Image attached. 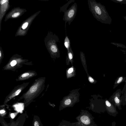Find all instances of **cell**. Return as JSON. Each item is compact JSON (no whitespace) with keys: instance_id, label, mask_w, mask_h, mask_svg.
<instances>
[{"instance_id":"8992f818","label":"cell","mask_w":126,"mask_h":126,"mask_svg":"<svg viewBox=\"0 0 126 126\" xmlns=\"http://www.w3.org/2000/svg\"><path fill=\"white\" fill-rule=\"evenodd\" d=\"M75 0H70L65 4L61 7L60 8V12L64 13L67 10V8L69 5L71 3L73 2Z\"/></svg>"},{"instance_id":"ac0fdd59","label":"cell","mask_w":126,"mask_h":126,"mask_svg":"<svg viewBox=\"0 0 126 126\" xmlns=\"http://www.w3.org/2000/svg\"><path fill=\"white\" fill-rule=\"evenodd\" d=\"M29 74L28 73H25L21 75V77L22 78H24L28 76L29 75Z\"/></svg>"},{"instance_id":"277c9868","label":"cell","mask_w":126,"mask_h":126,"mask_svg":"<svg viewBox=\"0 0 126 126\" xmlns=\"http://www.w3.org/2000/svg\"><path fill=\"white\" fill-rule=\"evenodd\" d=\"M10 5L9 0H0V24L2 19L7 11L9 10Z\"/></svg>"},{"instance_id":"5bb4252c","label":"cell","mask_w":126,"mask_h":126,"mask_svg":"<svg viewBox=\"0 0 126 126\" xmlns=\"http://www.w3.org/2000/svg\"><path fill=\"white\" fill-rule=\"evenodd\" d=\"M71 100L69 99H68L65 101L64 103L66 105H68L71 103Z\"/></svg>"},{"instance_id":"6da1fadb","label":"cell","mask_w":126,"mask_h":126,"mask_svg":"<svg viewBox=\"0 0 126 126\" xmlns=\"http://www.w3.org/2000/svg\"><path fill=\"white\" fill-rule=\"evenodd\" d=\"M87 0L89 10L97 20L103 23H111L112 19L104 5L95 0Z\"/></svg>"},{"instance_id":"7402d4cb","label":"cell","mask_w":126,"mask_h":126,"mask_svg":"<svg viewBox=\"0 0 126 126\" xmlns=\"http://www.w3.org/2000/svg\"><path fill=\"white\" fill-rule=\"evenodd\" d=\"M11 116L12 118H13L15 117V115L13 113H12L11 114Z\"/></svg>"},{"instance_id":"3957f363","label":"cell","mask_w":126,"mask_h":126,"mask_svg":"<svg viewBox=\"0 0 126 126\" xmlns=\"http://www.w3.org/2000/svg\"><path fill=\"white\" fill-rule=\"evenodd\" d=\"M27 10L20 7H14L5 16V21L9 19L16 18L19 17L23 15Z\"/></svg>"},{"instance_id":"603a6c76","label":"cell","mask_w":126,"mask_h":126,"mask_svg":"<svg viewBox=\"0 0 126 126\" xmlns=\"http://www.w3.org/2000/svg\"><path fill=\"white\" fill-rule=\"evenodd\" d=\"M5 112V111L4 110H1L0 111V113L1 114L4 113Z\"/></svg>"},{"instance_id":"7c38bea8","label":"cell","mask_w":126,"mask_h":126,"mask_svg":"<svg viewBox=\"0 0 126 126\" xmlns=\"http://www.w3.org/2000/svg\"><path fill=\"white\" fill-rule=\"evenodd\" d=\"M37 90V87L35 85H33L31 88L30 89V92L32 93L35 92Z\"/></svg>"},{"instance_id":"ffe728a7","label":"cell","mask_w":126,"mask_h":126,"mask_svg":"<svg viewBox=\"0 0 126 126\" xmlns=\"http://www.w3.org/2000/svg\"><path fill=\"white\" fill-rule=\"evenodd\" d=\"M88 79L89 81L93 83L94 82V80L91 77H89Z\"/></svg>"},{"instance_id":"30bf717a","label":"cell","mask_w":126,"mask_h":126,"mask_svg":"<svg viewBox=\"0 0 126 126\" xmlns=\"http://www.w3.org/2000/svg\"><path fill=\"white\" fill-rule=\"evenodd\" d=\"M50 49L51 51L54 53H56L57 52H59L58 48L56 45H53L51 46L50 47Z\"/></svg>"},{"instance_id":"d4e9b609","label":"cell","mask_w":126,"mask_h":126,"mask_svg":"<svg viewBox=\"0 0 126 126\" xmlns=\"http://www.w3.org/2000/svg\"><path fill=\"white\" fill-rule=\"evenodd\" d=\"M124 18L126 21V16H124Z\"/></svg>"},{"instance_id":"44dd1931","label":"cell","mask_w":126,"mask_h":126,"mask_svg":"<svg viewBox=\"0 0 126 126\" xmlns=\"http://www.w3.org/2000/svg\"><path fill=\"white\" fill-rule=\"evenodd\" d=\"M34 126H39V125L37 121H36L34 123Z\"/></svg>"},{"instance_id":"9a60e30c","label":"cell","mask_w":126,"mask_h":126,"mask_svg":"<svg viewBox=\"0 0 126 126\" xmlns=\"http://www.w3.org/2000/svg\"><path fill=\"white\" fill-rule=\"evenodd\" d=\"M16 63V61L15 60L12 61L10 63V64L12 66H13L15 65Z\"/></svg>"},{"instance_id":"9c48e42d","label":"cell","mask_w":126,"mask_h":126,"mask_svg":"<svg viewBox=\"0 0 126 126\" xmlns=\"http://www.w3.org/2000/svg\"><path fill=\"white\" fill-rule=\"evenodd\" d=\"M80 56L82 65L84 67H86V62L84 54L82 52H80Z\"/></svg>"},{"instance_id":"7a4b0ae2","label":"cell","mask_w":126,"mask_h":126,"mask_svg":"<svg viewBox=\"0 0 126 126\" xmlns=\"http://www.w3.org/2000/svg\"><path fill=\"white\" fill-rule=\"evenodd\" d=\"M77 5L75 3L64 13L63 20L65 21V28L66 24L68 22L70 25L75 18L77 11Z\"/></svg>"},{"instance_id":"52a82bcc","label":"cell","mask_w":126,"mask_h":126,"mask_svg":"<svg viewBox=\"0 0 126 126\" xmlns=\"http://www.w3.org/2000/svg\"><path fill=\"white\" fill-rule=\"evenodd\" d=\"M64 45L65 48L67 49L68 52L69 48L71 47L70 42V40L66 35L64 40Z\"/></svg>"},{"instance_id":"484cf974","label":"cell","mask_w":126,"mask_h":126,"mask_svg":"<svg viewBox=\"0 0 126 126\" xmlns=\"http://www.w3.org/2000/svg\"><path fill=\"white\" fill-rule=\"evenodd\" d=\"M1 52H0V57H1Z\"/></svg>"},{"instance_id":"cb8c5ba5","label":"cell","mask_w":126,"mask_h":126,"mask_svg":"<svg viewBox=\"0 0 126 126\" xmlns=\"http://www.w3.org/2000/svg\"><path fill=\"white\" fill-rule=\"evenodd\" d=\"M40 0V1H47L49 0Z\"/></svg>"},{"instance_id":"4fadbf2b","label":"cell","mask_w":126,"mask_h":126,"mask_svg":"<svg viewBox=\"0 0 126 126\" xmlns=\"http://www.w3.org/2000/svg\"><path fill=\"white\" fill-rule=\"evenodd\" d=\"M74 69V67L72 66L68 69L67 71L68 73V74H71L73 72Z\"/></svg>"},{"instance_id":"ba28073f","label":"cell","mask_w":126,"mask_h":126,"mask_svg":"<svg viewBox=\"0 0 126 126\" xmlns=\"http://www.w3.org/2000/svg\"><path fill=\"white\" fill-rule=\"evenodd\" d=\"M80 120L82 123L86 125H88L90 123V119L86 116L83 115L81 116Z\"/></svg>"},{"instance_id":"2e32d148","label":"cell","mask_w":126,"mask_h":126,"mask_svg":"<svg viewBox=\"0 0 126 126\" xmlns=\"http://www.w3.org/2000/svg\"><path fill=\"white\" fill-rule=\"evenodd\" d=\"M21 90L20 89H19L17 90L15 93V95H18L21 92Z\"/></svg>"},{"instance_id":"5b68a950","label":"cell","mask_w":126,"mask_h":126,"mask_svg":"<svg viewBox=\"0 0 126 126\" xmlns=\"http://www.w3.org/2000/svg\"><path fill=\"white\" fill-rule=\"evenodd\" d=\"M74 54L73 52L70 47L69 48L68 52L67 55L66 57V62L67 65H69L71 62L73 65L74 62L73 58Z\"/></svg>"},{"instance_id":"8fae6325","label":"cell","mask_w":126,"mask_h":126,"mask_svg":"<svg viewBox=\"0 0 126 126\" xmlns=\"http://www.w3.org/2000/svg\"><path fill=\"white\" fill-rule=\"evenodd\" d=\"M114 2L122 4H126V0H110Z\"/></svg>"},{"instance_id":"d6986e66","label":"cell","mask_w":126,"mask_h":126,"mask_svg":"<svg viewBox=\"0 0 126 126\" xmlns=\"http://www.w3.org/2000/svg\"><path fill=\"white\" fill-rule=\"evenodd\" d=\"M123 80V78L122 77H120L117 81V83H120Z\"/></svg>"},{"instance_id":"e0dca14e","label":"cell","mask_w":126,"mask_h":126,"mask_svg":"<svg viewBox=\"0 0 126 126\" xmlns=\"http://www.w3.org/2000/svg\"><path fill=\"white\" fill-rule=\"evenodd\" d=\"M114 100L115 102L116 103L118 104L120 102V100L117 97H115L114 98Z\"/></svg>"}]
</instances>
